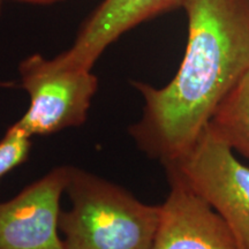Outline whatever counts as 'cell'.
<instances>
[{
    "mask_svg": "<svg viewBox=\"0 0 249 249\" xmlns=\"http://www.w3.org/2000/svg\"><path fill=\"white\" fill-rule=\"evenodd\" d=\"M2 2H4V0H0V13H1V8H2Z\"/></svg>",
    "mask_w": 249,
    "mask_h": 249,
    "instance_id": "obj_11",
    "label": "cell"
},
{
    "mask_svg": "<svg viewBox=\"0 0 249 249\" xmlns=\"http://www.w3.org/2000/svg\"><path fill=\"white\" fill-rule=\"evenodd\" d=\"M13 1L24 2V4H34V5H50L54 2L62 1V0H13Z\"/></svg>",
    "mask_w": 249,
    "mask_h": 249,
    "instance_id": "obj_10",
    "label": "cell"
},
{
    "mask_svg": "<svg viewBox=\"0 0 249 249\" xmlns=\"http://www.w3.org/2000/svg\"><path fill=\"white\" fill-rule=\"evenodd\" d=\"M31 148L30 138L11 126L0 140V181L6 174L27 160Z\"/></svg>",
    "mask_w": 249,
    "mask_h": 249,
    "instance_id": "obj_9",
    "label": "cell"
},
{
    "mask_svg": "<svg viewBox=\"0 0 249 249\" xmlns=\"http://www.w3.org/2000/svg\"><path fill=\"white\" fill-rule=\"evenodd\" d=\"M185 55L163 88L134 82L144 107L129 127L138 147L163 165L194 144L211 117L249 71V0H183Z\"/></svg>",
    "mask_w": 249,
    "mask_h": 249,
    "instance_id": "obj_1",
    "label": "cell"
},
{
    "mask_svg": "<svg viewBox=\"0 0 249 249\" xmlns=\"http://www.w3.org/2000/svg\"><path fill=\"white\" fill-rule=\"evenodd\" d=\"M207 127L249 160V71L220 102Z\"/></svg>",
    "mask_w": 249,
    "mask_h": 249,
    "instance_id": "obj_8",
    "label": "cell"
},
{
    "mask_svg": "<svg viewBox=\"0 0 249 249\" xmlns=\"http://www.w3.org/2000/svg\"><path fill=\"white\" fill-rule=\"evenodd\" d=\"M164 166L223 218L242 249H249V167L229 145L205 127L185 154Z\"/></svg>",
    "mask_w": 249,
    "mask_h": 249,
    "instance_id": "obj_3",
    "label": "cell"
},
{
    "mask_svg": "<svg viewBox=\"0 0 249 249\" xmlns=\"http://www.w3.org/2000/svg\"><path fill=\"white\" fill-rule=\"evenodd\" d=\"M71 207L61 211L64 249H151L160 205L145 204L128 191L70 166L66 187Z\"/></svg>",
    "mask_w": 249,
    "mask_h": 249,
    "instance_id": "obj_2",
    "label": "cell"
},
{
    "mask_svg": "<svg viewBox=\"0 0 249 249\" xmlns=\"http://www.w3.org/2000/svg\"><path fill=\"white\" fill-rule=\"evenodd\" d=\"M70 166H59L0 203V249H64L60 200Z\"/></svg>",
    "mask_w": 249,
    "mask_h": 249,
    "instance_id": "obj_5",
    "label": "cell"
},
{
    "mask_svg": "<svg viewBox=\"0 0 249 249\" xmlns=\"http://www.w3.org/2000/svg\"><path fill=\"white\" fill-rule=\"evenodd\" d=\"M183 0H103L83 23L75 40L57 59L66 66L90 70L103 52L142 22L181 7Z\"/></svg>",
    "mask_w": 249,
    "mask_h": 249,
    "instance_id": "obj_7",
    "label": "cell"
},
{
    "mask_svg": "<svg viewBox=\"0 0 249 249\" xmlns=\"http://www.w3.org/2000/svg\"><path fill=\"white\" fill-rule=\"evenodd\" d=\"M21 83L29 95L26 113L12 124L29 136L49 135L86 123L98 79L90 70L66 66L31 54L18 66Z\"/></svg>",
    "mask_w": 249,
    "mask_h": 249,
    "instance_id": "obj_4",
    "label": "cell"
},
{
    "mask_svg": "<svg viewBox=\"0 0 249 249\" xmlns=\"http://www.w3.org/2000/svg\"><path fill=\"white\" fill-rule=\"evenodd\" d=\"M170 193L151 249H242L222 217L181 180L167 176Z\"/></svg>",
    "mask_w": 249,
    "mask_h": 249,
    "instance_id": "obj_6",
    "label": "cell"
}]
</instances>
